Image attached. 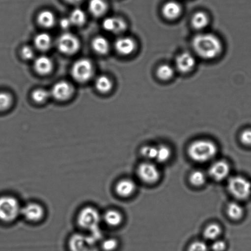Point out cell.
I'll return each instance as SVG.
<instances>
[{
    "instance_id": "1",
    "label": "cell",
    "mask_w": 251,
    "mask_h": 251,
    "mask_svg": "<svg viewBox=\"0 0 251 251\" xmlns=\"http://www.w3.org/2000/svg\"><path fill=\"white\" fill-rule=\"evenodd\" d=\"M194 52L203 60L217 58L223 51V43L215 34L202 33L196 34L192 42Z\"/></svg>"
},
{
    "instance_id": "2",
    "label": "cell",
    "mask_w": 251,
    "mask_h": 251,
    "mask_svg": "<svg viewBox=\"0 0 251 251\" xmlns=\"http://www.w3.org/2000/svg\"><path fill=\"white\" fill-rule=\"evenodd\" d=\"M102 222V215L95 206L86 205L79 211L76 223L84 230L87 231L98 242L102 238L100 224Z\"/></svg>"
},
{
    "instance_id": "3",
    "label": "cell",
    "mask_w": 251,
    "mask_h": 251,
    "mask_svg": "<svg viewBox=\"0 0 251 251\" xmlns=\"http://www.w3.org/2000/svg\"><path fill=\"white\" fill-rule=\"evenodd\" d=\"M188 155L193 161L203 163L210 161L218 154V147L210 140H196L189 145Z\"/></svg>"
},
{
    "instance_id": "4",
    "label": "cell",
    "mask_w": 251,
    "mask_h": 251,
    "mask_svg": "<svg viewBox=\"0 0 251 251\" xmlns=\"http://www.w3.org/2000/svg\"><path fill=\"white\" fill-rule=\"evenodd\" d=\"M22 207L16 197L9 194L0 196V221L6 224L14 223L21 216Z\"/></svg>"
},
{
    "instance_id": "5",
    "label": "cell",
    "mask_w": 251,
    "mask_h": 251,
    "mask_svg": "<svg viewBox=\"0 0 251 251\" xmlns=\"http://www.w3.org/2000/svg\"><path fill=\"white\" fill-rule=\"evenodd\" d=\"M98 241L89 234L75 233L68 240L70 251H99Z\"/></svg>"
},
{
    "instance_id": "6",
    "label": "cell",
    "mask_w": 251,
    "mask_h": 251,
    "mask_svg": "<svg viewBox=\"0 0 251 251\" xmlns=\"http://www.w3.org/2000/svg\"><path fill=\"white\" fill-rule=\"evenodd\" d=\"M228 189L236 199L245 200L251 195V182L244 176H232L228 181Z\"/></svg>"
},
{
    "instance_id": "7",
    "label": "cell",
    "mask_w": 251,
    "mask_h": 251,
    "mask_svg": "<svg viewBox=\"0 0 251 251\" xmlns=\"http://www.w3.org/2000/svg\"><path fill=\"white\" fill-rule=\"evenodd\" d=\"M21 216L28 223H41L46 216L45 208L41 203L31 201L22 205Z\"/></svg>"
},
{
    "instance_id": "8",
    "label": "cell",
    "mask_w": 251,
    "mask_h": 251,
    "mask_svg": "<svg viewBox=\"0 0 251 251\" xmlns=\"http://www.w3.org/2000/svg\"><path fill=\"white\" fill-rule=\"evenodd\" d=\"M92 62L87 58H81L73 64L71 68V75L74 79L80 82L89 80L93 75Z\"/></svg>"
},
{
    "instance_id": "9",
    "label": "cell",
    "mask_w": 251,
    "mask_h": 251,
    "mask_svg": "<svg viewBox=\"0 0 251 251\" xmlns=\"http://www.w3.org/2000/svg\"><path fill=\"white\" fill-rule=\"evenodd\" d=\"M56 46L61 53L73 55L80 49V43L77 37L73 34L65 33L59 37Z\"/></svg>"
},
{
    "instance_id": "10",
    "label": "cell",
    "mask_w": 251,
    "mask_h": 251,
    "mask_svg": "<svg viewBox=\"0 0 251 251\" xmlns=\"http://www.w3.org/2000/svg\"><path fill=\"white\" fill-rule=\"evenodd\" d=\"M137 174L141 181L148 184L156 183L160 178L158 168L154 164L149 162L140 164Z\"/></svg>"
},
{
    "instance_id": "11",
    "label": "cell",
    "mask_w": 251,
    "mask_h": 251,
    "mask_svg": "<svg viewBox=\"0 0 251 251\" xmlns=\"http://www.w3.org/2000/svg\"><path fill=\"white\" fill-rule=\"evenodd\" d=\"M196 60L193 54L183 52L177 56L175 60L176 70L183 74L190 73L195 67Z\"/></svg>"
},
{
    "instance_id": "12",
    "label": "cell",
    "mask_w": 251,
    "mask_h": 251,
    "mask_svg": "<svg viewBox=\"0 0 251 251\" xmlns=\"http://www.w3.org/2000/svg\"><path fill=\"white\" fill-rule=\"evenodd\" d=\"M230 171V166L227 162L219 161L211 165L210 170H209V174L211 178L215 180L220 181L227 178Z\"/></svg>"
},
{
    "instance_id": "13",
    "label": "cell",
    "mask_w": 251,
    "mask_h": 251,
    "mask_svg": "<svg viewBox=\"0 0 251 251\" xmlns=\"http://www.w3.org/2000/svg\"><path fill=\"white\" fill-rule=\"evenodd\" d=\"M73 93V88L70 83L61 81L54 85L51 95L56 100H65L69 99Z\"/></svg>"
},
{
    "instance_id": "14",
    "label": "cell",
    "mask_w": 251,
    "mask_h": 251,
    "mask_svg": "<svg viewBox=\"0 0 251 251\" xmlns=\"http://www.w3.org/2000/svg\"><path fill=\"white\" fill-rule=\"evenodd\" d=\"M114 47L115 50L120 55L128 56L134 52L137 44L130 37H120L115 41Z\"/></svg>"
},
{
    "instance_id": "15",
    "label": "cell",
    "mask_w": 251,
    "mask_h": 251,
    "mask_svg": "<svg viewBox=\"0 0 251 251\" xmlns=\"http://www.w3.org/2000/svg\"><path fill=\"white\" fill-rule=\"evenodd\" d=\"M136 184L132 179H120L115 185V192L118 196L122 198H129L136 190Z\"/></svg>"
},
{
    "instance_id": "16",
    "label": "cell",
    "mask_w": 251,
    "mask_h": 251,
    "mask_svg": "<svg viewBox=\"0 0 251 251\" xmlns=\"http://www.w3.org/2000/svg\"><path fill=\"white\" fill-rule=\"evenodd\" d=\"M103 28L106 31L114 34H120L126 30L127 24L124 20L118 17H108L103 22Z\"/></svg>"
},
{
    "instance_id": "17",
    "label": "cell",
    "mask_w": 251,
    "mask_h": 251,
    "mask_svg": "<svg viewBox=\"0 0 251 251\" xmlns=\"http://www.w3.org/2000/svg\"><path fill=\"white\" fill-rule=\"evenodd\" d=\"M182 7L179 2L169 1L164 4L162 13L165 18L169 21H174L178 18L182 13Z\"/></svg>"
},
{
    "instance_id": "18",
    "label": "cell",
    "mask_w": 251,
    "mask_h": 251,
    "mask_svg": "<svg viewBox=\"0 0 251 251\" xmlns=\"http://www.w3.org/2000/svg\"><path fill=\"white\" fill-rule=\"evenodd\" d=\"M123 215L120 211L110 209L102 215V221L111 227H117L121 225L123 222Z\"/></svg>"
},
{
    "instance_id": "19",
    "label": "cell",
    "mask_w": 251,
    "mask_h": 251,
    "mask_svg": "<svg viewBox=\"0 0 251 251\" xmlns=\"http://www.w3.org/2000/svg\"><path fill=\"white\" fill-rule=\"evenodd\" d=\"M34 70L39 75H46L50 73L53 69V63L50 58L47 56H40L37 58L34 63Z\"/></svg>"
},
{
    "instance_id": "20",
    "label": "cell",
    "mask_w": 251,
    "mask_h": 251,
    "mask_svg": "<svg viewBox=\"0 0 251 251\" xmlns=\"http://www.w3.org/2000/svg\"><path fill=\"white\" fill-rule=\"evenodd\" d=\"M209 17L205 12L199 11L194 14L191 19V25L196 30H202L208 25Z\"/></svg>"
},
{
    "instance_id": "21",
    "label": "cell",
    "mask_w": 251,
    "mask_h": 251,
    "mask_svg": "<svg viewBox=\"0 0 251 251\" xmlns=\"http://www.w3.org/2000/svg\"><path fill=\"white\" fill-rule=\"evenodd\" d=\"M88 9L93 16L100 17L107 11L108 4L105 0H90Z\"/></svg>"
},
{
    "instance_id": "22",
    "label": "cell",
    "mask_w": 251,
    "mask_h": 251,
    "mask_svg": "<svg viewBox=\"0 0 251 251\" xmlns=\"http://www.w3.org/2000/svg\"><path fill=\"white\" fill-rule=\"evenodd\" d=\"M92 46L93 50L100 55H105L110 50L109 42L103 36L95 37L93 39Z\"/></svg>"
},
{
    "instance_id": "23",
    "label": "cell",
    "mask_w": 251,
    "mask_h": 251,
    "mask_svg": "<svg viewBox=\"0 0 251 251\" xmlns=\"http://www.w3.org/2000/svg\"><path fill=\"white\" fill-rule=\"evenodd\" d=\"M36 48L41 51L48 50L52 45V39L48 33H41L35 36L34 39Z\"/></svg>"
},
{
    "instance_id": "24",
    "label": "cell",
    "mask_w": 251,
    "mask_h": 251,
    "mask_svg": "<svg viewBox=\"0 0 251 251\" xmlns=\"http://www.w3.org/2000/svg\"><path fill=\"white\" fill-rule=\"evenodd\" d=\"M38 22L41 26L45 27V28H51L55 24V16L51 11L44 10L39 14Z\"/></svg>"
},
{
    "instance_id": "25",
    "label": "cell",
    "mask_w": 251,
    "mask_h": 251,
    "mask_svg": "<svg viewBox=\"0 0 251 251\" xmlns=\"http://www.w3.org/2000/svg\"><path fill=\"white\" fill-rule=\"evenodd\" d=\"M175 70L168 64L160 65L157 69L156 75L160 80L167 81L171 79Z\"/></svg>"
},
{
    "instance_id": "26",
    "label": "cell",
    "mask_w": 251,
    "mask_h": 251,
    "mask_svg": "<svg viewBox=\"0 0 251 251\" xmlns=\"http://www.w3.org/2000/svg\"><path fill=\"white\" fill-rule=\"evenodd\" d=\"M227 213L229 218L233 220H240L244 215L245 211L243 206L237 202H231L228 204Z\"/></svg>"
},
{
    "instance_id": "27",
    "label": "cell",
    "mask_w": 251,
    "mask_h": 251,
    "mask_svg": "<svg viewBox=\"0 0 251 251\" xmlns=\"http://www.w3.org/2000/svg\"><path fill=\"white\" fill-rule=\"evenodd\" d=\"M95 87L101 93H108L112 89V82L107 76L101 75L96 79Z\"/></svg>"
},
{
    "instance_id": "28",
    "label": "cell",
    "mask_w": 251,
    "mask_h": 251,
    "mask_svg": "<svg viewBox=\"0 0 251 251\" xmlns=\"http://www.w3.org/2000/svg\"><path fill=\"white\" fill-rule=\"evenodd\" d=\"M72 25L81 26L85 24L86 16L83 10L76 8L71 12L70 17H68Z\"/></svg>"
},
{
    "instance_id": "29",
    "label": "cell",
    "mask_w": 251,
    "mask_h": 251,
    "mask_svg": "<svg viewBox=\"0 0 251 251\" xmlns=\"http://www.w3.org/2000/svg\"><path fill=\"white\" fill-rule=\"evenodd\" d=\"M222 232V229L217 224H211L204 230V237L208 240H215Z\"/></svg>"
},
{
    "instance_id": "30",
    "label": "cell",
    "mask_w": 251,
    "mask_h": 251,
    "mask_svg": "<svg viewBox=\"0 0 251 251\" xmlns=\"http://www.w3.org/2000/svg\"><path fill=\"white\" fill-rule=\"evenodd\" d=\"M171 156V151L169 147L166 145H160L157 147L156 158L157 161L160 162H167L170 158Z\"/></svg>"
},
{
    "instance_id": "31",
    "label": "cell",
    "mask_w": 251,
    "mask_h": 251,
    "mask_svg": "<svg viewBox=\"0 0 251 251\" xmlns=\"http://www.w3.org/2000/svg\"><path fill=\"white\" fill-rule=\"evenodd\" d=\"M189 179L193 185L197 187L201 186L206 182L205 174L200 171H195L191 174Z\"/></svg>"
},
{
    "instance_id": "32",
    "label": "cell",
    "mask_w": 251,
    "mask_h": 251,
    "mask_svg": "<svg viewBox=\"0 0 251 251\" xmlns=\"http://www.w3.org/2000/svg\"><path fill=\"white\" fill-rule=\"evenodd\" d=\"M49 93L46 90L43 88H39L36 89L32 93V98L34 101L38 103H43L46 101L49 97Z\"/></svg>"
},
{
    "instance_id": "33",
    "label": "cell",
    "mask_w": 251,
    "mask_h": 251,
    "mask_svg": "<svg viewBox=\"0 0 251 251\" xmlns=\"http://www.w3.org/2000/svg\"><path fill=\"white\" fill-rule=\"evenodd\" d=\"M119 242L113 238L103 240L101 245V248L104 251H114L118 248Z\"/></svg>"
},
{
    "instance_id": "34",
    "label": "cell",
    "mask_w": 251,
    "mask_h": 251,
    "mask_svg": "<svg viewBox=\"0 0 251 251\" xmlns=\"http://www.w3.org/2000/svg\"><path fill=\"white\" fill-rule=\"evenodd\" d=\"M11 102V95L7 93L0 92V112L8 109Z\"/></svg>"
},
{
    "instance_id": "35",
    "label": "cell",
    "mask_w": 251,
    "mask_h": 251,
    "mask_svg": "<svg viewBox=\"0 0 251 251\" xmlns=\"http://www.w3.org/2000/svg\"><path fill=\"white\" fill-rule=\"evenodd\" d=\"M141 154L145 158L156 159L157 147L153 146H144L141 149Z\"/></svg>"
},
{
    "instance_id": "36",
    "label": "cell",
    "mask_w": 251,
    "mask_h": 251,
    "mask_svg": "<svg viewBox=\"0 0 251 251\" xmlns=\"http://www.w3.org/2000/svg\"><path fill=\"white\" fill-rule=\"evenodd\" d=\"M241 142L246 146L251 147V129L248 128L243 130L240 134Z\"/></svg>"
},
{
    "instance_id": "37",
    "label": "cell",
    "mask_w": 251,
    "mask_h": 251,
    "mask_svg": "<svg viewBox=\"0 0 251 251\" xmlns=\"http://www.w3.org/2000/svg\"><path fill=\"white\" fill-rule=\"evenodd\" d=\"M188 251H208V248L205 242L196 241L189 246Z\"/></svg>"
},
{
    "instance_id": "38",
    "label": "cell",
    "mask_w": 251,
    "mask_h": 251,
    "mask_svg": "<svg viewBox=\"0 0 251 251\" xmlns=\"http://www.w3.org/2000/svg\"><path fill=\"white\" fill-rule=\"evenodd\" d=\"M22 56L26 60H31L33 58L34 53L33 49L29 46H25L22 49Z\"/></svg>"
},
{
    "instance_id": "39",
    "label": "cell",
    "mask_w": 251,
    "mask_h": 251,
    "mask_svg": "<svg viewBox=\"0 0 251 251\" xmlns=\"http://www.w3.org/2000/svg\"><path fill=\"white\" fill-rule=\"evenodd\" d=\"M211 248L213 251H223L225 250L226 244L223 241L216 240L213 243Z\"/></svg>"
},
{
    "instance_id": "40",
    "label": "cell",
    "mask_w": 251,
    "mask_h": 251,
    "mask_svg": "<svg viewBox=\"0 0 251 251\" xmlns=\"http://www.w3.org/2000/svg\"><path fill=\"white\" fill-rule=\"evenodd\" d=\"M60 26L64 29H68L72 25L69 18H64L61 20L60 22Z\"/></svg>"
},
{
    "instance_id": "41",
    "label": "cell",
    "mask_w": 251,
    "mask_h": 251,
    "mask_svg": "<svg viewBox=\"0 0 251 251\" xmlns=\"http://www.w3.org/2000/svg\"><path fill=\"white\" fill-rule=\"evenodd\" d=\"M65 1L70 2V3L76 4L82 1V0H65Z\"/></svg>"
}]
</instances>
